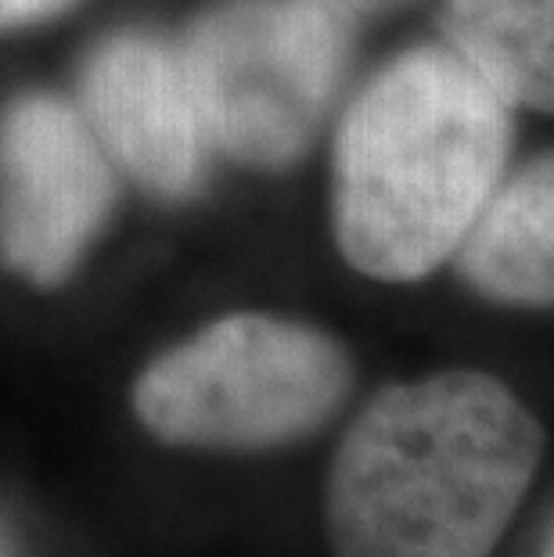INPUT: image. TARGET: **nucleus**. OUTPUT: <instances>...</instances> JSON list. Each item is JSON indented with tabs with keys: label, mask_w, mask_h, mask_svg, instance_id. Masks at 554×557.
<instances>
[{
	"label": "nucleus",
	"mask_w": 554,
	"mask_h": 557,
	"mask_svg": "<svg viewBox=\"0 0 554 557\" xmlns=\"http://www.w3.org/2000/svg\"><path fill=\"white\" fill-rule=\"evenodd\" d=\"M357 385L332 331L274 313H227L176 342L134 382V413L167 446L267 454L313 438Z\"/></svg>",
	"instance_id": "obj_3"
},
{
	"label": "nucleus",
	"mask_w": 554,
	"mask_h": 557,
	"mask_svg": "<svg viewBox=\"0 0 554 557\" xmlns=\"http://www.w3.org/2000/svg\"><path fill=\"white\" fill-rule=\"evenodd\" d=\"M181 54L213 151L281 173L342 109L353 15L332 0H223L187 29Z\"/></svg>",
	"instance_id": "obj_4"
},
{
	"label": "nucleus",
	"mask_w": 554,
	"mask_h": 557,
	"mask_svg": "<svg viewBox=\"0 0 554 557\" xmlns=\"http://www.w3.org/2000/svg\"><path fill=\"white\" fill-rule=\"evenodd\" d=\"M115 206V165L76 101L22 90L0 109V263L37 288L73 277Z\"/></svg>",
	"instance_id": "obj_5"
},
{
	"label": "nucleus",
	"mask_w": 554,
	"mask_h": 557,
	"mask_svg": "<svg viewBox=\"0 0 554 557\" xmlns=\"http://www.w3.org/2000/svg\"><path fill=\"white\" fill-rule=\"evenodd\" d=\"M547 429L490 371L446 367L379 388L324 482L332 557H493L544 468Z\"/></svg>",
	"instance_id": "obj_1"
},
{
	"label": "nucleus",
	"mask_w": 554,
	"mask_h": 557,
	"mask_svg": "<svg viewBox=\"0 0 554 557\" xmlns=\"http://www.w3.org/2000/svg\"><path fill=\"white\" fill-rule=\"evenodd\" d=\"M440 40L515 112L554 115V0H440Z\"/></svg>",
	"instance_id": "obj_8"
},
{
	"label": "nucleus",
	"mask_w": 554,
	"mask_h": 557,
	"mask_svg": "<svg viewBox=\"0 0 554 557\" xmlns=\"http://www.w3.org/2000/svg\"><path fill=\"white\" fill-rule=\"evenodd\" d=\"M515 109L451 44L404 47L349 94L332 134V234L357 274L451 267L515 151Z\"/></svg>",
	"instance_id": "obj_2"
},
{
	"label": "nucleus",
	"mask_w": 554,
	"mask_h": 557,
	"mask_svg": "<svg viewBox=\"0 0 554 557\" xmlns=\"http://www.w3.org/2000/svg\"><path fill=\"white\" fill-rule=\"evenodd\" d=\"M84 112L104 156L148 195L184 201L202 191L209 145L181 44L156 33H112L79 69Z\"/></svg>",
	"instance_id": "obj_6"
},
{
	"label": "nucleus",
	"mask_w": 554,
	"mask_h": 557,
	"mask_svg": "<svg viewBox=\"0 0 554 557\" xmlns=\"http://www.w3.org/2000/svg\"><path fill=\"white\" fill-rule=\"evenodd\" d=\"M76 0H0V33L26 29L73 8Z\"/></svg>",
	"instance_id": "obj_9"
},
{
	"label": "nucleus",
	"mask_w": 554,
	"mask_h": 557,
	"mask_svg": "<svg viewBox=\"0 0 554 557\" xmlns=\"http://www.w3.org/2000/svg\"><path fill=\"white\" fill-rule=\"evenodd\" d=\"M451 270L497 310H554V148L504 170Z\"/></svg>",
	"instance_id": "obj_7"
},
{
	"label": "nucleus",
	"mask_w": 554,
	"mask_h": 557,
	"mask_svg": "<svg viewBox=\"0 0 554 557\" xmlns=\"http://www.w3.org/2000/svg\"><path fill=\"white\" fill-rule=\"evenodd\" d=\"M332 4L357 18V15H374V11H389V8L404 4V0H332Z\"/></svg>",
	"instance_id": "obj_10"
}]
</instances>
